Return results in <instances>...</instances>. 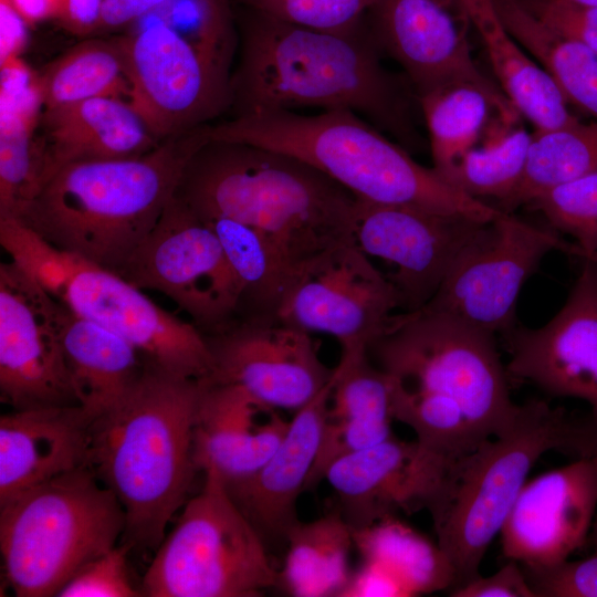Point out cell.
<instances>
[{
	"instance_id": "6da1fadb",
	"label": "cell",
	"mask_w": 597,
	"mask_h": 597,
	"mask_svg": "<svg viewBox=\"0 0 597 597\" xmlns=\"http://www.w3.org/2000/svg\"><path fill=\"white\" fill-rule=\"evenodd\" d=\"M366 353L389 380L394 419L448 458L467 455L516 417L491 332L440 313L401 312Z\"/></svg>"
},
{
	"instance_id": "7a4b0ae2",
	"label": "cell",
	"mask_w": 597,
	"mask_h": 597,
	"mask_svg": "<svg viewBox=\"0 0 597 597\" xmlns=\"http://www.w3.org/2000/svg\"><path fill=\"white\" fill-rule=\"evenodd\" d=\"M175 195L201 218L224 217L255 231L287 285L306 262L353 239L358 205L298 158L222 139H208L193 153Z\"/></svg>"
},
{
	"instance_id": "3957f363",
	"label": "cell",
	"mask_w": 597,
	"mask_h": 597,
	"mask_svg": "<svg viewBox=\"0 0 597 597\" xmlns=\"http://www.w3.org/2000/svg\"><path fill=\"white\" fill-rule=\"evenodd\" d=\"M230 82L232 116L314 107L352 111L411 139L404 94L364 27L334 33L250 10Z\"/></svg>"
},
{
	"instance_id": "277c9868",
	"label": "cell",
	"mask_w": 597,
	"mask_h": 597,
	"mask_svg": "<svg viewBox=\"0 0 597 597\" xmlns=\"http://www.w3.org/2000/svg\"><path fill=\"white\" fill-rule=\"evenodd\" d=\"M206 380L151 366L134 388L90 427L88 467L119 501L122 543L156 551L186 503L198 469L193 428Z\"/></svg>"
},
{
	"instance_id": "5b68a950",
	"label": "cell",
	"mask_w": 597,
	"mask_h": 597,
	"mask_svg": "<svg viewBox=\"0 0 597 597\" xmlns=\"http://www.w3.org/2000/svg\"><path fill=\"white\" fill-rule=\"evenodd\" d=\"M206 126L142 156L67 164L17 220L51 245L119 273L175 196L190 157L209 139Z\"/></svg>"
},
{
	"instance_id": "8992f818",
	"label": "cell",
	"mask_w": 597,
	"mask_h": 597,
	"mask_svg": "<svg viewBox=\"0 0 597 597\" xmlns=\"http://www.w3.org/2000/svg\"><path fill=\"white\" fill-rule=\"evenodd\" d=\"M209 139L247 143L298 158L359 200L489 222L494 206L448 184L378 127L347 109L302 114L277 109L232 116L206 127Z\"/></svg>"
},
{
	"instance_id": "52a82bcc",
	"label": "cell",
	"mask_w": 597,
	"mask_h": 597,
	"mask_svg": "<svg viewBox=\"0 0 597 597\" xmlns=\"http://www.w3.org/2000/svg\"><path fill=\"white\" fill-rule=\"evenodd\" d=\"M583 436L584 418L531 399L507 429L457 460L447 495L430 515L455 573L452 588L481 575L484 555L538 459L552 450L578 458Z\"/></svg>"
},
{
	"instance_id": "ba28073f",
	"label": "cell",
	"mask_w": 597,
	"mask_h": 597,
	"mask_svg": "<svg viewBox=\"0 0 597 597\" xmlns=\"http://www.w3.org/2000/svg\"><path fill=\"white\" fill-rule=\"evenodd\" d=\"M0 244L51 295L125 338L148 366L184 378H211L213 356L201 331L118 273L51 245L12 218L0 219Z\"/></svg>"
},
{
	"instance_id": "9c48e42d",
	"label": "cell",
	"mask_w": 597,
	"mask_h": 597,
	"mask_svg": "<svg viewBox=\"0 0 597 597\" xmlns=\"http://www.w3.org/2000/svg\"><path fill=\"white\" fill-rule=\"evenodd\" d=\"M125 526L119 501L88 465L30 489L0 505L6 583L18 597L56 596Z\"/></svg>"
},
{
	"instance_id": "30bf717a",
	"label": "cell",
	"mask_w": 597,
	"mask_h": 597,
	"mask_svg": "<svg viewBox=\"0 0 597 597\" xmlns=\"http://www.w3.org/2000/svg\"><path fill=\"white\" fill-rule=\"evenodd\" d=\"M202 473L201 490L186 501L155 551L140 582L144 596L256 597L276 587L264 540L221 475L213 469Z\"/></svg>"
},
{
	"instance_id": "8fae6325",
	"label": "cell",
	"mask_w": 597,
	"mask_h": 597,
	"mask_svg": "<svg viewBox=\"0 0 597 597\" xmlns=\"http://www.w3.org/2000/svg\"><path fill=\"white\" fill-rule=\"evenodd\" d=\"M551 226L503 212L483 223L461 251L432 298L420 310L440 313L493 334L516 325L524 283L543 258L561 250L582 260L585 252Z\"/></svg>"
},
{
	"instance_id": "7c38bea8",
	"label": "cell",
	"mask_w": 597,
	"mask_h": 597,
	"mask_svg": "<svg viewBox=\"0 0 597 597\" xmlns=\"http://www.w3.org/2000/svg\"><path fill=\"white\" fill-rule=\"evenodd\" d=\"M118 274L169 297L205 336L238 321L239 277L216 232L176 195Z\"/></svg>"
},
{
	"instance_id": "4fadbf2b",
	"label": "cell",
	"mask_w": 597,
	"mask_h": 597,
	"mask_svg": "<svg viewBox=\"0 0 597 597\" xmlns=\"http://www.w3.org/2000/svg\"><path fill=\"white\" fill-rule=\"evenodd\" d=\"M117 36L129 102L159 140L206 126L229 109L230 83L165 23L142 20Z\"/></svg>"
},
{
	"instance_id": "5bb4252c",
	"label": "cell",
	"mask_w": 597,
	"mask_h": 597,
	"mask_svg": "<svg viewBox=\"0 0 597 597\" xmlns=\"http://www.w3.org/2000/svg\"><path fill=\"white\" fill-rule=\"evenodd\" d=\"M396 308V290L352 239L293 275L276 318L307 333L331 335L342 353H354L366 349Z\"/></svg>"
},
{
	"instance_id": "9a60e30c",
	"label": "cell",
	"mask_w": 597,
	"mask_h": 597,
	"mask_svg": "<svg viewBox=\"0 0 597 597\" xmlns=\"http://www.w3.org/2000/svg\"><path fill=\"white\" fill-rule=\"evenodd\" d=\"M63 310L14 261L0 263V398L14 410L78 405L62 344Z\"/></svg>"
},
{
	"instance_id": "2e32d148",
	"label": "cell",
	"mask_w": 597,
	"mask_h": 597,
	"mask_svg": "<svg viewBox=\"0 0 597 597\" xmlns=\"http://www.w3.org/2000/svg\"><path fill=\"white\" fill-rule=\"evenodd\" d=\"M490 222V221H489ZM485 222L358 199L353 239L368 259L395 268L385 275L402 312L423 307Z\"/></svg>"
},
{
	"instance_id": "e0dca14e",
	"label": "cell",
	"mask_w": 597,
	"mask_h": 597,
	"mask_svg": "<svg viewBox=\"0 0 597 597\" xmlns=\"http://www.w3.org/2000/svg\"><path fill=\"white\" fill-rule=\"evenodd\" d=\"M458 459H451L417 440L394 437L334 461L324 479L333 489L338 512L353 530L399 513L442 504Z\"/></svg>"
},
{
	"instance_id": "ac0fdd59",
	"label": "cell",
	"mask_w": 597,
	"mask_h": 597,
	"mask_svg": "<svg viewBox=\"0 0 597 597\" xmlns=\"http://www.w3.org/2000/svg\"><path fill=\"white\" fill-rule=\"evenodd\" d=\"M206 338L214 362L208 381L237 385L271 409L295 412L334 373L310 333L277 318L239 320Z\"/></svg>"
},
{
	"instance_id": "d6986e66",
	"label": "cell",
	"mask_w": 597,
	"mask_h": 597,
	"mask_svg": "<svg viewBox=\"0 0 597 597\" xmlns=\"http://www.w3.org/2000/svg\"><path fill=\"white\" fill-rule=\"evenodd\" d=\"M510 380L585 401L597 418V260L583 259L563 307L544 326L501 334Z\"/></svg>"
},
{
	"instance_id": "ffe728a7",
	"label": "cell",
	"mask_w": 597,
	"mask_h": 597,
	"mask_svg": "<svg viewBox=\"0 0 597 597\" xmlns=\"http://www.w3.org/2000/svg\"><path fill=\"white\" fill-rule=\"evenodd\" d=\"M369 30L406 72L418 96L452 84L480 88L505 121L517 113L475 63L467 33L443 0H377Z\"/></svg>"
},
{
	"instance_id": "44dd1931",
	"label": "cell",
	"mask_w": 597,
	"mask_h": 597,
	"mask_svg": "<svg viewBox=\"0 0 597 597\" xmlns=\"http://www.w3.org/2000/svg\"><path fill=\"white\" fill-rule=\"evenodd\" d=\"M597 510V461L570 463L527 481L500 532L506 559L526 567L561 563L589 541Z\"/></svg>"
},
{
	"instance_id": "7402d4cb",
	"label": "cell",
	"mask_w": 597,
	"mask_h": 597,
	"mask_svg": "<svg viewBox=\"0 0 597 597\" xmlns=\"http://www.w3.org/2000/svg\"><path fill=\"white\" fill-rule=\"evenodd\" d=\"M335 380L295 411L277 449L252 476L226 484L231 498L265 541L285 542L300 522L298 496L306 485L322 442Z\"/></svg>"
},
{
	"instance_id": "603a6c76",
	"label": "cell",
	"mask_w": 597,
	"mask_h": 597,
	"mask_svg": "<svg viewBox=\"0 0 597 597\" xmlns=\"http://www.w3.org/2000/svg\"><path fill=\"white\" fill-rule=\"evenodd\" d=\"M290 420L237 385L206 380L193 428L198 471L233 484L256 473L281 443Z\"/></svg>"
},
{
	"instance_id": "cb8c5ba5",
	"label": "cell",
	"mask_w": 597,
	"mask_h": 597,
	"mask_svg": "<svg viewBox=\"0 0 597 597\" xmlns=\"http://www.w3.org/2000/svg\"><path fill=\"white\" fill-rule=\"evenodd\" d=\"M93 417L80 405L12 410L0 417V505L88 465Z\"/></svg>"
},
{
	"instance_id": "d4e9b609",
	"label": "cell",
	"mask_w": 597,
	"mask_h": 597,
	"mask_svg": "<svg viewBox=\"0 0 597 597\" xmlns=\"http://www.w3.org/2000/svg\"><path fill=\"white\" fill-rule=\"evenodd\" d=\"M36 138L45 182L67 164L142 156L161 143L134 105L117 97H95L43 111Z\"/></svg>"
},
{
	"instance_id": "484cf974",
	"label": "cell",
	"mask_w": 597,
	"mask_h": 597,
	"mask_svg": "<svg viewBox=\"0 0 597 597\" xmlns=\"http://www.w3.org/2000/svg\"><path fill=\"white\" fill-rule=\"evenodd\" d=\"M475 29L500 88L536 129L576 125L567 102L543 67L502 22L492 0H452Z\"/></svg>"
},
{
	"instance_id": "4316f807",
	"label": "cell",
	"mask_w": 597,
	"mask_h": 597,
	"mask_svg": "<svg viewBox=\"0 0 597 597\" xmlns=\"http://www.w3.org/2000/svg\"><path fill=\"white\" fill-rule=\"evenodd\" d=\"M61 336L78 405L93 418L123 399L146 369L130 343L66 305Z\"/></svg>"
},
{
	"instance_id": "83f0119b",
	"label": "cell",
	"mask_w": 597,
	"mask_h": 597,
	"mask_svg": "<svg viewBox=\"0 0 597 597\" xmlns=\"http://www.w3.org/2000/svg\"><path fill=\"white\" fill-rule=\"evenodd\" d=\"M276 587L294 597H342L352 576L353 530L337 511L289 532Z\"/></svg>"
},
{
	"instance_id": "f1b7e54d",
	"label": "cell",
	"mask_w": 597,
	"mask_h": 597,
	"mask_svg": "<svg viewBox=\"0 0 597 597\" xmlns=\"http://www.w3.org/2000/svg\"><path fill=\"white\" fill-rule=\"evenodd\" d=\"M502 22L551 76L567 103L597 119V55L564 38L521 0H492Z\"/></svg>"
},
{
	"instance_id": "f546056e",
	"label": "cell",
	"mask_w": 597,
	"mask_h": 597,
	"mask_svg": "<svg viewBox=\"0 0 597 597\" xmlns=\"http://www.w3.org/2000/svg\"><path fill=\"white\" fill-rule=\"evenodd\" d=\"M43 111L95 97L129 101L126 60L116 35L84 38L39 73Z\"/></svg>"
},
{
	"instance_id": "4dcf8cb0",
	"label": "cell",
	"mask_w": 597,
	"mask_h": 597,
	"mask_svg": "<svg viewBox=\"0 0 597 597\" xmlns=\"http://www.w3.org/2000/svg\"><path fill=\"white\" fill-rule=\"evenodd\" d=\"M353 537L363 561L388 570L410 596L449 591L455 585L454 569L438 543L398 516L353 530Z\"/></svg>"
},
{
	"instance_id": "1f68e13d",
	"label": "cell",
	"mask_w": 597,
	"mask_h": 597,
	"mask_svg": "<svg viewBox=\"0 0 597 597\" xmlns=\"http://www.w3.org/2000/svg\"><path fill=\"white\" fill-rule=\"evenodd\" d=\"M594 170H597V122L536 129L531 134L517 185L494 207L512 213L541 192Z\"/></svg>"
},
{
	"instance_id": "d6a6232c",
	"label": "cell",
	"mask_w": 597,
	"mask_h": 597,
	"mask_svg": "<svg viewBox=\"0 0 597 597\" xmlns=\"http://www.w3.org/2000/svg\"><path fill=\"white\" fill-rule=\"evenodd\" d=\"M419 102L429 133L432 168L441 176L476 145L495 108L480 88L463 83L419 96Z\"/></svg>"
},
{
	"instance_id": "836d02e7",
	"label": "cell",
	"mask_w": 597,
	"mask_h": 597,
	"mask_svg": "<svg viewBox=\"0 0 597 597\" xmlns=\"http://www.w3.org/2000/svg\"><path fill=\"white\" fill-rule=\"evenodd\" d=\"M42 108L0 106V219L21 216L45 181L36 133Z\"/></svg>"
},
{
	"instance_id": "e575fe53",
	"label": "cell",
	"mask_w": 597,
	"mask_h": 597,
	"mask_svg": "<svg viewBox=\"0 0 597 597\" xmlns=\"http://www.w3.org/2000/svg\"><path fill=\"white\" fill-rule=\"evenodd\" d=\"M142 20L168 25L184 38L222 80L231 82L239 38L230 0H168L139 21Z\"/></svg>"
},
{
	"instance_id": "d590c367",
	"label": "cell",
	"mask_w": 597,
	"mask_h": 597,
	"mask_svg": "<svg viewBox=\"0 0 597 597\" xmlns=\"http://www.w3.org/2000/svg\"><path fill=\"white\" fill-rule=\"evenodd\" d=\"M530 142L531 134L515 129L492 144L469 149L441 177L475 199L493 198L499 202L517 185Z\"/></svg>"
},
{
	"instance_id": "8d00e7d4",
	"label": "cell",
	"mask_w": 597,
	"mask_h": 597,
	"mask_svg": "<svg viewBox=\"0 0 597 597\" xmlns=\"http://www.w3.org/2000/svg\"><path fill=\"white\" fill-rule=\"evenodd\" d=\"M526 206L540 211L556 231L575 238L587 258L597 260V170L554 186Z\"/></svg>"
},
{
	"instance_id": "74e56055",
	"label": "cell",
	"mask_w": 597,
	"mask_h": 597,
	"mask_svg": "<svg viewBox=\"0 0 597 597\" xmlns=\"http://www.w3.org/2000/svg\"><path fill=\"white\" fill-rule=\"evenodd\" d=\"M250 10L318 31L347 33L363 28L377 0H239Z\"/></svg>"
},
{
	"instance_id": "f35d334b",
	"label": "cell",
	"mask_w": 597,
	"mask_h": 597,
	"mask_svg": "<svg viewBox=\"0 0 597 597\" xmlns=\"http://www.w3.org/2000/svg\"><path fill=\"white\" fill-rule=\"evenodd\" d=\"M130 547L122 543L82 565L66 582L59 597H140L128 567Z\"/></svg>"
},
{
	"instance_id": "ab89813d",
	"label": "cell",
	"mask_w": 597,
	"mask_h": 597,
	"mask_svg": "<svg viewBox=\"0 0 597 597\" xmlns=\"http://www.w3.org/2000/svg\"><path fill=\"white\" fill-rule=\"evenodd\" d=\"M521 566L535 597H597V553L551 566Z\"/></svg>"
},
{
	"instance_id": "60d3db41",
	"label": "cell",
	"mask_w": 597,
	"mask_h": 597,
	"mask_svg": "<svg viewBox=\"0 0 597 597\" xmlns=\"http://www.w3.org/2000/svg\"><path fill=\"white\" fill-rule=\"evenodd\" d=\"M541 21L564 38L577 41L597 55V7L566 0H521Z\"/></svg>"
},
{
	"instance_id": "b9f144b4",
	"label": "cell",
	"mask_w": 597,
	"mask_h": 597,
	"mask_svg": "<svg viewBox=\"0 0 597 597\" xmlns=\"http://www.w3.org/2000/svg\"><path fill=\"white\" fill-rule=\"evenodd\" d=\"M451 597H535L521 564L514 559L490 576L479 575L449 590Z\"/></svg>"
},
{
	"instance_id": "7bdbcfd3",
	"label": "cell",
	"mask_w": 597,
	"mask_h": 597,
	"mask_svg": "<svg viewBox=\"0 0 597 597\" xmlns=\"http://www.w3.org/2000/svg\"><path fill=\"white\" fill-rule=\"evenodd\" d=\"M406 587L381 566L363 561L352 573L342 597H409Z\"/></svg>"
},
{
	"instance_id": "ee69618b",
	"label": "cell",
	"mask_w": 597,
	"mask_h": 597,
	"mask_svg": "<svg viewBox=\"0 0 597 597\" xmlns=\"http://www.w3.org/2000/svg\"><path fill=\"white\" fill-rule=\"evenodd\" d=\"M168 0H105L96 35L126 31Z\"/></svg>"
},
{
	"instance_id": "f6af8a7d",
	"label": "cell",
	"mask_w": 597,
	"mask_h": 597,
	"mask_svg": "<svg viewBox=\"0 0 597 597\" xmlns=\"http://www.w3.org/2000/svg\"><path fill=\"white\" fill-rule=\"evenodd\" d=\"M105 0H59L55 21L67 33L87 38L96 35Z\"/></svg>"
},
{
	"instance_id": "bcb514c9",
	"label": "cell",
	"mask_w": 597,
	"mask_h": 597,
	"mask_svg": "<svg viewBox=\"0 0 597 597\" xmlns=\"http://www.w3.org/2000/svg\"><path fill=\"white\" fill-rule=\"evenodd\" d=\"M29 28L7 0H0V64L21 56Z\"/></svg>"
},
{
	"instance_id": "7dc6e473",
	"label": "cell",
	"mask_w": 597,
	"mask_h": 597,
	"mask_svg": "<svg viewBox=\"0 0 597 597\" xmlns=\"http://www.w3.org/2000/svg\"><path fill=\"white\" fill-rule=\"evenodd\" d=\"M29 27L56 19L59 0H7Z\"/></svg>"
},
{
	"instance_id": "c3c4849f",
	"label": "cell",
	"mask_w": 597,
	"mask_h": 597,
	"mask_svg": "<svg viewBox=\"0 0 597 597\" xmlns=\"http://www.w3.org/2000/svg\"><path fill=\"white\" fill-rule=\"evenodd\" d=\"M584 457H594L597 461V418L589 415L586 417V437H585ZM589 541L593 544L594 553H597V510L593 523Z\"/></svg>"
},
{
	"instance_id": "681fc988",
	"label": "cell",
	"mask_w": 597,
	"mask_h": 597,
	"mask_svg": "<svg viewBox=\"0 0 597 597\" xmlns=\"http://www.w3.org/2000/svg\"><path fill=\"white\" fill-rule=\"evenodd\" d=\"M576 4L587 6V7H597V0H566Z\"/></svg>"
}]
</instances>
